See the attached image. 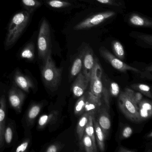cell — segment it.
Instances as JSON below:
<instances>
[{"instance_id": "6da1fadb", "label": "cell", "mask_w": 152, "mask_h": 152, "mask_svg": "<svg viewBox=\"0 0 152 152\" xmlns=\"http://www.w3.org/2000/svg\"><path fill=\"white\" fill-rule=\"evenodd\" d=\"M33 14L23 10L17 12L10 21L4 41V48L7 50L13 48L29 25Z\"/></svg>"}, {"instance_id": "7a4b0ae2", "label": "cell", "mask_w": 152, "mask_h": 152, "mask_svg": "<svg viewBox=\"0 0 152 152\" xmlns=\"http://www.w3.org/2000/svg\"><path fill=\"white\" fill-rule=\"evenodd\" d=\"M49 53L41 67V76L46 87L52 91L58 88L61 83L63 68H58Z\"/></svg>"}, {"instance_id": "3957f363", "label": "cell", "mask_w": 152, "mask_h": 152, "mask_svg": "<svg viewBox=\"0 0 152 152\" xmlns=\"http://www.w3.org/2000/svg\"><path fill=\"white\" fill-rule=\"evenodd\" d=\"M38 58L43 64L49 53H52L51 30L50 25L46 18L40 22L37 38Z\"/></svg>"}, {"instance_id": "277c9868", "label": "cell", "mask_w": 152, "mask_h": 152, "mask_svg": "<svg viewBox=\"0 0 152 152\" xmlns=\"http://www.w3.org/2000/svg\"><path fill=\"white\" fill-rule=\"evenodd\" d=\"M103 73L104 72L99 61L96 57L95 64L91 75L88 91L93 96L101 99L103 102L104 91Z\"/></svg>"}, {"instance_id": "5b68a950", "label": "cell", "mask_w": 152, "mask_h": 152, "mask_svg": "<svg viewBox=\"0 0 152 152\" xmlns=\"http://www.w3.org/2000/svg\"><path fill=\"white\" fill-rule=\"evenodd\" d=\"M118 96V106L124 115L132 121L140 122L137 105L124 91L121 92Z\"/></svg>"}, {"instance_id": "8992f818", "label": "cell", "mask_w": 152, "mask_h": 152, "mask_svg": "<svg viewBox=\"0 0 152 152\" xmlns=\"http://www.w3.org/2000/svg\"><path fill=\"white\" fill-rule=\"evenodd\" d=\"M116 15L114 11H108L101 12L91 16L75 26L73 30L75 31L88 30L102 23L106 20Z\"/></svg>"}, {"instance_id": "52a82bcc", "label": "cell", "mask_w": 152, "mask_h": 152, "mask_svg": "<svg viewBox=\"0 0 152 152\" xmlns=\"http://www.w3.org/2000/svg\"><path fill=\"white\" fill-rule=\"evenodd\" d=\"M99 52L103 58L109 63L115 69L120 72H126L128 71H132L136 73L141 72L138 69L127 64L123 62L122 60L117 58L104 47L100 48Z\"/></svg>"}, {"instance_id": "ba28073f", "label": "cell", "mask_w": 152, "mask_h": 152, "mask_svg": "<svg viewBox=\"0 0 152 152\" xmlns=\"http://www.w3.org/2000/svg\"><path fill=\"white\" fill-rule=\"evenodd\" d=\"M26 95L24 91L15 85L10 89L8 93V99L11 107L18 113L22 111L23 104Z\"/></svg>"}, {"instance_id": "9c48e42d", "label": "cell", "mask_w": 152, "mask_h": 152, "mask_svg": "<svg viewBox=\"0 0 152 152\" xmlns=\"http://www.w3.org/2000/svg\"><path fill=\"white\" fill-rule=\"evenodd\" d=\"M83 52L82 71L83 74L89 80H90L91 72L96 62V57L94 52L90 47L86 46L83 49Z\"/></svg>"}, {"instance_id": "30bf717a", "label": "cell", "mask_w": 152, "mask_h": 152, "mask_svg": "<svg viewBox=\"0 0 152 152\" xmlns=\"http://www.w3.org/2000/svg\"><path fill=\"white\" fill-rule=\"evenodd\" d=\"M109 108L104 104L99 110L93 115V118L97 122L107 136H108L111 128V121L109 115Z\"/></svg>"}, {"instance_id": "8fae6325", "label": "cell", "mask_w": 152, "mask_h": 152, "mask_svg": "<svg viewBox=\"0 0 152 152\" xmlns=\"http://www.w3.org/2000/svg\"><path fill=\"white\" fill-rule=\"evenodd\" d=\"M90 80L83 74L82 71L76 76L72 87V91L75 97L82 96L88 89L89 85Z\"/></svg>"}, {"instance_id": "7c38bea8", "label": "cell", "mask_w": 152, "mask_h": 152, "mask_svg": "<svg viewBox=\"0 0 152 152\" xmlns=\"http://www.w3.org/2000/svg\"><path fill=\"white\" fill-rule=\"evenodd\" d=\"M14 85L26 93H29L34 88V84L31 78L17 70L14 75Z\"/></svg>"}, {"instance_id": "4fadbf2b", "label": "cell", "mask_w": 152, "mask_h": 152, "mask_svg": "<svg viewBox=\"0 0 152 152\" xmlns=\"http://www.w3.org/2000/svg\"><path fill=\"white\" fill-rule=\"evenodd\" d=\"M43 102H34L30 105L26 114L25 121L26 126L32 127L35 121L41 112L43 107Z\"/></svg>"}, {"instance_id": "5bb4252c", "label": "cell", "mask_w": 152, "mask_h": 152, "mask_svg": "<svg viewBox=\"0 0 152 152\" xmlns=\"http://www.w3.org/2000/svg\"><path fill=\"white\" fill-rule=\"evenodd\" d=\"M36 35L34 34L31 39L22 48L19 53V56L22 59L33 61L35 58V39Z\"/></svg>"}, {"instance_id": "9a60e30c", "label": "cell", "mask_w": 152, "mask_h": 152, "mask_svg": "<svg viewBox=\"0 0 152 152\" xmlns=\"http://www.w3.org/2000/svg\"><path fill=\"white\" fill-rule=\"evenodd\" d=\"M104 104V103L101 99L94 96L88 90L84 113H88L93 116Z\"/></svg>"}, {"instance_id": "2e32d148", "label": "cell", "mask_w": 152, "mask_h": 152, "mask_svg": "<svg viewBox=\"0 0 152 152\" xmlns=\"http://www.w3.org/2000/svg\"><path fill=\"white\" fill-rule=\"evenodd\" d=\"M7 104L5 96L0 98V149L3 148L5 142L4 133L6 127Z\"/></svg>"}, {"instance_id": "e0dca14e", "label": "cell", "mask_w": 152, "mask_h": 152, "mask_svg": "<svg viewBox=\"0 0 152 152\" xmlns=\"http://www.w3.org/2000/svg\"><path fill=\"white\" fill-rule=\"evenodd\" d=\"M140 122L151 118L152 115V102L147 99H142L138 104Z\"/></svg>"}, {"instance_id": "ac0fdd59", "label": "cell", "mask_w": 152, "mask_h": 152, "mask_svg": "<svg viewBox=\"0 0 152 152\" xmlns=\"http://www.w3.org/2000/svg\"><path fill=\"white\" fill-rule=\"evenodd\" d=\"M93 120L96 142L99 150L101 152H104L105 149V142L107 136L96 121L93 118Z\"/></svg>"}, {"instance_id": "d6986e66", "label": "cell", "mask_w": 152, "mask_h": 152, "mask_svg": "<svg viewBox=\"0 0 152 152\" xmlns=\"http://www.w3.org/2000/svg\"><path fill=\"white\" fill-rule=\"evenodd\" d=\"M58 113V111H53L50 113L41 115L38 121V129L42 130L47 126L54 123L57 120Z\"/></svg>"}, {"instance_id": "ffe728a7", "label": "cell", "mask_w": 152, "mask_h": 152, "mask_svg": "<svg viewBox=\"0 0 152 152\" xmlns=\"http://www.w3.org/2000/svg\"><path fill=\"white\" fill-rule=\"evenodd\" d=\"M83 67V52L81 50L80 54L75 58L71 66L69 73V81L76 77L81 72Z\"/></svg>"}, {"instance_id": "44dd1931", "label": "cell", "mask_w": 152, "mask_h": 152, "mask_svg": "<svg viewBox=\"0 0 152 152\" xmlns=\"http://www.w3.org/2000/svg\"><path fill=\"white\" fill-rule=\"evenodd\" d=\"M129 23L131 25L138 27H152V22L150 19L138 14H133L130 16Z\"/></svg>"}, {"instance_id": "7402d4cb", "label": "cell", "mask_w": 152, "mask_h": 152, "mask_svg": "<svg viewBox=\"0 0 152 152\" xmlns=\"http://www.w3.org/2000/svg\"><path fill=\"white\" fill-rule=\"evenodd\" d=\"M42 0H21V5L23 10L33 14L43 5Z\"/></svg>"}, {"instance_id": "603a6c76", "label": "cell", "mask_w": 152, "mask_h": 152, "mask_svg": "<svg viewBox=\"0 0 152 152\" xmlns=\"http://www.w3.org/2000/svg\"><path fill=\"white\" fill-rule=\"evenodd\" d=\"M80 149L81 151L86 152H96L98 150L94 147L93 142L90 137L85 133L82 138L80 140Z\"/></svg>"}, {"instance_id": "cb8c5ba5", "label": "cell", "mask_w": 152, "mask_h": 152, "mask_svg": "<svg viewBox=\"0 0 152 152\" xmlns=\"http://www.w3.org/2000/svg\"><path fill=\"white\" fill-rule=\"evenodd\" d=\"M90 115L88 113H84L81 115V117L78 121L76 127V133L80 140L82 138L84 134V130L88 123Z\"/></svg>"}, {"instance_id": "d4e9b609", "label": "cell", "mask_w": 152, "mask_h": 152, "mask_svg": "<svg viewBox=\"0 0 152 152\" xmlns=\"http://www.w3.org/2000/svg\"><path fill=\"white\" fill-rule=\"evenodd\" d=\"M43 4L53 9H60L71 6L72 4L63 0H42Z\"/></svg>"}, {"instance_id": "484cf974", "label": "cell", "mask_w": 152, "mask_h": 152, "mask_svg": "<svg viewBox=\"0 0 152 152\" xmlns=\"http://www.w3.org/2000/svg\"><path fill=\"white\" fill-rule=\"evenodd\" d=\"M88 94V91H87L82 96L79 97L75 104L74 107V113L77 116H80L84 113L85 104Z\"/></svg>"}, {"instance_id": "4316f807", "label": "cell", "mask_w": 152, "mask_h": 152, "mask_svg": "<svg viewBox=\"0 0 152 152\" xmlns=\"http://www.w3.org/2000/svg\"><path fill=\"white\" fill-rule=\"evenodd\" d=\"M84 133L90 137L93 142V145L95 148H97L96 143V138L95 136V132H94V124H93V116L92 115H90L89 116L88 123L86 124L84 130Z\"/></svg>"}, {"instance_id": "83f0119b", "label": "cell", "mask_w": 152, "mask_h": 152, "mask_svg": "<svg viewBox=\"0 0 152 152\" xmlns=\"http://www.w3.org/2000/svg\"><path fill=\"white\" fill-rule=\"evenodd\" d=\"M112 49L115 56L121 60H124L125 58V51L121 43L117 40H114L112 42Z\"/></svg>"}, {"instance_id": "f1b7e54d", "label": "cell", "mask_w": 152, "mask_h": 152, "mask_svg": "<svg viewBox=\"0 0 152 152\" xmlns=\"http://www.w3.org/2000/svg\"><path fill=\"white\" fill-rule=\"evenodd\" d=\"M131 88L140 92L142 95H145L150 99H152L151 89L148 85L143 83H135L131 85Z\"/></svg>"}, {"instance_id": "f546056e", "label": "cell", "mask_w": 152, "mask_h": 152, "mask_svg": "<svg viewBox=\"0 0 152 152\" xmlns=\"http://www.w3.org/2000/svg\"><path fill=\"white\" fill-rule=\"evenodd\" d=\"M14 136V129L11 124L6 125L4 133L5 143L7 145H10L13 141Z\"/></svg>"}, {"instance_id": "4dcf8cb0", "label": "cell", "mask_w": 152, "mask_h": 152, "mask_svg": "<svg viewBox=\"0 0 152 152\" xmlns=\"http://www.w3.org/2000/svg\"><path fill=\"white\" fill-rule=\"evenodd\" d=\"M124 91L130 97L132 100L137 105L143 99V95L139 91H135L129 88H126Z\"/></svg>"}, {"instance_id": "1f68e13d", "label": "cell", "mask_w": 152, "mask_h": 152, "mask_svg": "<svg viewBox=\"0 0 152 152\" xmlns=\"http://www.w3.org/2000/svg\"><path fill=\"white\" fill-rule=\"evenodd\" d=\"M30 142L31 140L29 138L25 139L17 146L15 150V152H23L27 151V149L29 148Z\"/></svg>"}, {"instance_id": "d6a6232c", "label": "cell", "mask_w": 152, "mask_h": 152, "mask_svg": "<svg viewBox=\"0 0 152 152\" xmlns=\"http://www.w3.org/2000/svg\"><path fill=\"white\" fill-rule=\"evenodd\" d=\"M64 145L60 142H55L47 147L45 150L46 152H58L61 151Z\"/></svg>"}, {"instance_id": "836d02e7", "label": "cell", "mask_w": 152, "mask_h": 152, "mask_svg": "<svg viewBox=\"0 0 152 152\" xmlns=\"http://www.w3.org/2000/svg\"><path fill=\"white\" fill-rule=\"evenodd\" d=\"M133 130L130 126H127L124 127L122 131L121 138L122 139H127L130 137L132 135Z\"/></svg>"}, {"instance_id": "e575fe53", "label": "cell", "mask_w": 152, "mask_h": 152, "mask_svg": "<svg viewBox=\"0 0 152 152\" xmlns=\"http://www.w3.org/2000/svg\"><path fill=\"white\" fill-rule=\"evenodd\" d=\"M137 37L143 41L144 42L146 43L148 45L152 46V36L151 35H148L145 34H137Z\"/></svg>"}, {"instance_id": "d590c367", "label": "cell", "mask_w": 152, "mask_h": 152, "mask_svg": "<svg viewBox=\"0 0 152 152\" xmlns=\"http://www.w3.org/2000/svg\"><path fill=\"white\" fill-rule=\"evenodd\" d=\"M101 4L109 6L120 7L121 4L117 1V0H96Z\"/></svg>"}, {"instance_id": "8d00e7d4", "label": "cell", "mask_w": 152, "mask_h": 152, "mask_svg": "<svg viewBox=\"0 0 152 152\" xmlns=\"http://www.w3.org/2000/svg\"><path fill=\"white\" fill-rule=\"evenodd\" d=\"M136 151L134 149H130L123 146L120 147L118 150V152H135Z\"/></svg>"}, {"instance_id": "74e56055", "label": "cell", "mask_w": 152, "mask_h": 152, "mask_svg": "<svg viewBox=\"0 0 152 152\" xmlns=\"http://www.w3.org/2000/svg\"><path fill=\"white\" fill-rule=\"evenodd\" d=\"M152 132H149V133H148V134L147 135V137L148 138H152Z\"/></svg>"}]
</instances>
